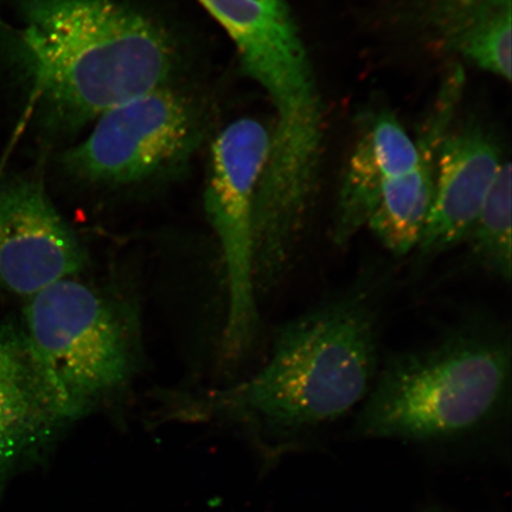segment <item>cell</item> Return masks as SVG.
Segmentation results:
<instances>
[{"label":"cell","mask_w":512,"mask_h":512,"mask_svg":"<svg viewBox=\"0 0 512 512\" xmlns=\"http://www.w3.org/2000/svg\"><path fill=\"white\" fill-rule=\"evenodd\" d=\"M232 40L243 72L275 108L304 100L316 74L287 0H197Z\"/></svg>","instance_id":"obj_8"},{"label":"cell","mask_w":512,"mask_h":512,"mask_svg":"<svg viewBox=\"0 0 512 512\" xmlns=\"http://www.w3.org/2000/svg\"><path fill=\"white\" fill-rule=\"evenodd\" d=\"M68 420L21 325L0 320V477Z\"/></svg>","instance_id":"obj_12"},{"label":"cell","mask_w":512,"mask_h":512,"mask_svg":"<svg viewBox=\"0 0 512 512\" xmlns=\"http://www.w3.org/2000/svg\"><path fill=\"white\" fill-rule=\"evenodd\" d=\"M88 254L78 234L35 177L0 181V288L30 299L78 278Z\"/></svg>","instance_id":"obj_7"},{"label":"cell","mask_w":512,"mask_h":512,"mask_svg":"<svg viewBox=\"0 0 512 512\" xmlns=\"http://www.w3.org/2000/svg\"><path fill=\"white\" fill-rule=\"evenodd\" d=\"M512 171L504 160L465 242L486 272L510 281L512 272Z\"/></svg>","instance_id":"obj_14"},{"label":"cell","mask_w":512,"mask_h":512,"mask_svg":"<svg viewBox=\"0 0 512 512\" xmlns=\"http://www.w3.org/2000/svg\"><path fill=\"white\" fill-rule=\"evenodd\" d=\"M503 162L494 134L483 125L451 128L440 145L432 209L415 249L420 261L465 242Z\"/></svg>","instance_id":"obj_10"},{"label":"cell","mask_w":512,"mask_h":512,"mask_svg":"<svg viewBox=\"0 0 512 512\" xmlns=\"http://www.w3.org/2000/svg\"><path fill=\"white\" fill-rule=\"evenodd\" d=\"M11 47L36 98L76 126L171 85L176 67L169 35L127 0H22Z\"/></svg>","instance_id":"obj_1"},{"label":"cell","mask_w":512,"mask_h":512,"mask_svg":"<svg viewBox=\"0 0 512 512\" xmlns=\"http://www.w3.org/2000/svg\"><path fill=\"white\" fill-rule=\"evenodd\" d=\"M379 332L380 285L362 277L281 325L264 366L223 400L280 430L329 424L373 388Z\"/></svg>","instance_id":"obj_2"},{"label":"cell","mask_w":512,"mask_h":512,"mask_svg":"<svg viewBox=\"0 0 512 512\" xmlns=\"http://www.w3.org/2000/svg\"><path fill=\"white\" fill-rule=\"evenodd\" d=\"M511 343L484 325L462 326L400 352L377 371L357 430L370 438L431 440L475 430L508 400Z\"/></svg>","instance_id":"obj_3"},{"label":"cell","mask_w":512,"mask_h":512,"mask_svg":"<svg viewBox=\"0 0 512 512\" xmlns=\"http://www.w3.org/2000/svg\"><path fill=\"white\" fill-rule=\"evenodd\" d=\"M21 328L59 393L69 419L131 387L142 362V332L124 299L70 278L27 300Z\"/></svg>","instance_id":"obj_4"},{"label":"cell","mask_w":512,"mask_h":512,"mask_svg":"<svg viewBox=\"0 0 512 512\" xmlns=\"http://www.w3.org/2000/svg\"><path fill=\"white\" fill-rule=\"evenodd\" d=\"M272 130L255 118L224 127L210 150L204 211L219 240L226 275L227 313L221 351L238 362L251 351L260 326L254 277L256 194L270 157Z\"/></svg>","instance_id":"obj_5"},{"label":"cell","mask_w":512,"mask_h":512,"mask_svg":"<svg viewBox=\"0 0 512 512\" xmlns=\"http://www.w3.org/2000/svg\"><path fill=\"white\" fill-rule=\"evenodd\" d=\"M419 160V147L392 112L381 111L364 124L345 168L332 240L347 246L366 228L389 179L406 174Z\"/></svg>","instance_id":"obj_13"},{"label":"cell","mask_w":512,"mask_h":512,"mask_svg":"<svg viewBox=\"0 0 512 512\" xmlns=\"http://www.w3.org/2000/svg\"><path fill=\"white\" fill-rule=\"evenodd\" d=\"M202 133L197 107L169 85L101 114L63 163L69 174L87 183H143L187 162Z\"/></svg>","instance_id":"obj_6"},{"label":"cell","mask_w":512,"mask_h":512,"mask_svg":"<svg viewBox=\"0 0 512 512\" xmlns=\"http://www.w3.org/2000/svg\"><path fill=\"white\" fill-rule=\"evenodd\" d=\"M465 86L460 68L448 69L430 115L416 138L419 160L412 170L389 179L367 222V228L390 253L415 252L430 217L435 170L441 143L450 132Z\"/></svg>","instance_id":"obj_11"},{"label":"cell","mask_w":512,"mask_h":512,"mask_svg":"<svg viewBox=\"0 0 512 512\" xmlns=\"http://www.w3.org/2000/svg\"><path fill=\"white\" fill-rule=\"evenodd\" d=\"M383 8L427 48L511 81L512 0H384Z\"/></svg>","instance_id":"obj_9"}]
</instances>
